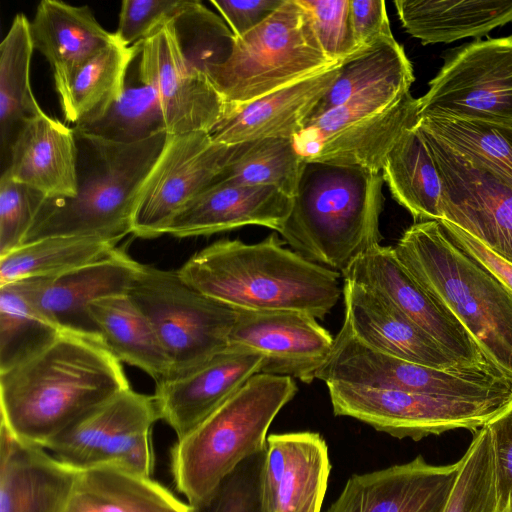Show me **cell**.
<instances>
[{"mask_svg":"<svg viewBox=\"0 0 512 512\" xmlns=\"http://www.w3.org/2000/svg\"><path fill=\"white\" fill-rule=\"evenodd\" d=\"M130 387L103 340L63 331L0 372L1 422L44 447L89 412Z\"/></svg>","mask_w":512,"mask_h":512,"instance_id":"1","label":"cell"},{"mask_svg":"<svg viewBox=\"0 0 512 512\" xmlns=\"http://www.w3.org/2000/svg\"><path fill=\"white\" fill-rule=\"evenodd\" d=\"M283 244L275 233L256 243L221 239L177 272L197 291L235 310H289L323 318L340 298L341 274Z\"/></svg>","mask_w":512,"mask_h":512,"instance_id":"2","label":"cell"},{"mask_svg":"<svg viewBox=\"0 0 512 512\" xmlns=\"http://www.w3.org/2000/svg\"><path fill=\"white\" fill-rule=\"evenodd\" d=\"M383 182L380 173L362 167L306 161L278 233L302 257L344 277L380 244Z\"/></svg>","mask_w":512,"mask_h":512,"instance_id":"3","label":"cell"},{"mask_svg":"<svg viewBox=\"0 0 512 512\" xmlns=\"http://www.w3.org/2000/svg\"><path fill=\"white\" fill-rule=\"evenodd\" d=\"M393 247L403 266L512 382V293L455 244L439 221L415 222Z\"/></svg>","mask_w":512,"mask_h":512,"instance_id":"4","label":"cell"},{"mask_svg":"<svg viewBox=\"0 0 512 512\" xmlns=\"http://www.w3.org/2000/svg\"><path fill=\"white\" fill-rule=\"evenodd\" d=\"M75 135L77 194L47 198L22 245L55 236H98L119 242L132 234L138 197L168 133L134 144Z\"/></svg>","mask_w":512,"mask_h":512,"instance_id":"5","label":"cell"},{"mask_svg":"<svg viewBox=\"0 0 512 512\" xmlns=\"http://www.w3.org/2000/svg\"><path fill=\"white\" fill-rule=\"evenodd\" d=\"M298 388L293 378L257 373L171 448V471L188 504L267 446L268 429Z\"/></svg>","mask_w":512,"mask_h":512,"instance_id":"6","label":"cell"},{"mask_svg":"<svg viewBox=\"0 0 512 512\" xmlns=\"http://www.w3.org/2000/svg\"><path fill=\"white\" fill-rule=\"evenodd\" d=\"M333 64L321 49L307 11L297 0H285L258 27L234 38L228 55L207 72L228 111Z\"/></svg>","mask_w":512,"mask_h":512,"instance_id":"7","label":"cell"},{"mask_svg":"<svg viewBox=\"0 0 512 512\" xmlns=\"http://www.w3.org/2000/svg\"><path fill=\"white\" fill-rule=\"evenodd\" d=\"M418 111L409 87L382 85L312 118L292 139L305 161L380 173L398 138L418 124Z\"/></svg>","mask_w":512,"mask_h":512,"instance_id":"8","label":"cell"},{"mask_svg":"<svg viewBox=\"0 0 512 512\" xmlns=\"http://www.w3.org/2000/svg\"><path fill=\"white\" fill-rule=\"evenodd\" d=\"M127 294L171 361L168 378L195 369L229 346L237 310L197 291L177 271L142 264Z\"/></svg>","mask_w":512,"mask_h":512,"instance_id":"9","label":"cell"},{"mask_svg":"<svg viewBox=\"0 0 512 512\" xmlns=\"http://www.w3.org/2000/svg\"><path fill=\"white\" fill-rule=\"evenodd\" d=\"M326 384L401 390L436 396L488 399L510 397L512 382L495 368L438 369L365 345L343 324L330 356L316 375Z\"/></svg>","mask_w":512,"mask_h":512,"instance_id":"10","label":"cell"},{"mask_svg":"<svg viewBox=\"0 0 512 512\" xmlns=\"http://www.w3.org/2000/svg\"><path fill=\"white\" fill-rule=\"evenodd\" d=\"M159 419L153 396L129 387L89 412L44 448L80 472L114 467L151 477V430Z\"/></svg>","mask_w":512,"mask_h":512,"instance_id":"11","label":"cell"},{"mask_svg":"<svg viewBox=\"0 0 512 512\" xmlns=\"http://www.w3.org/2000/svg\"><path fill=\"white\" fill-rule=\"evenodd\" d=\"M333 413L398 439L419 441L449 430H478L512 397L465 399L401 390L326 384Z\"/></svg>","mask_w":512,"mask_h":512,"instance_id":"12","label":"cell"},{"mask_svg":"<svg viewBox=\"0 0 512 512\" xmlns=\"http://www.w3.org/2000/svg\"><path fill=\"white\" fill-rule=\"evenodd\" d=\"M418 116L437 115L512 125V36L467 43L450 53Z\"/></svg>","mask_w":512,"mask_h":512,"instance_id":"13","label":"cell"},{"mask_svg":"<svg viewBox=\"0 0 512 512\" xmlns=\"http://www.w3.org/2000/svg\"><path fill=\"white\" fill-rule=\"evenodd\" d=\"M177 21L140 43L138 80L157 92L168 134L209 133L228 106L205 66L187 54Z\"/></svg>","mask_w":512,"mask_h":512,"instance_id":"14","label":"cell"},{"mask_svg":"<svg viewBox=\"0 0 512 512\" xmlns=\"http://www.w3.org/2000/svg\"><path fill=\"white\" fill-rule=\"evenodd\" d=\"M231 147L213 142L206 132L168 134L138 197L132 234L140 238L165 234L176 214L212 185Z\"/></svg>","mask_w":512,"mask_h":512,"instance_id":"15","label":"cell"},{"mask_svg":"<svg viewBox=\"0 0 512 512\" xmlns=\"http://www.w3.org/2000/svg\"><path fill=\"white\" fill-rule=\"evenodd\" d=\"M417 128L443 183L441 220L464 230L512 264V189Z\"/></svg>","mask_w":512,"mask_h":512,"instance_id":"16","label":"cell"},{"mask_svg":"<svg viewBox=\"0 0 512 512\" xmlns=\"http://www.w3.org/2000/svg\"><path fill=\"white\" fill-rule=\"evenodd\" d=\"M378 292L429 334L462 367L495 368L454 314L403 266L393 246L376 245L344 276Z\"/></svg>","mask_w":512,"mask_h":512,"instance_id":"17","label":"cell"},{"mask_svg":"<svg viewBox=\"0 0 512 512\" xmlns=\"http://www.w3.org/2000/svg\"><path fill=\"white\" fill-rule=\"evenodd\" d=\"M316 319L299 311L237 310L229 346H242L261 354L260 373L311 383L334 344V337Z\"/></svg>","mask_w":512,"mask_h":512,"instance_id":"18","label":"cell"},{"mask_svg":"<svg viewBox=\"0 0 512 512\" xmlns=\"http://www.w3.org/2000/svg\"><path fill=\"white\" fill-rule=\"evenodd\" d=\"M258 352L228 346L204 364L184 374L156 383L153 399L159 418L184 438L234 394L249 378L260 373Z\"/></svg>","mask_w":512,"mask_h":512,"instance_id":"19","label":"cell"},{"mask_svg":"<svg viewBox=\"0 0 512 512\" xmlns=\"http://www.w3.org/2000/svg\"><path fill=\"white\" fill-rule=\"evenodd\" d=\"M458 462L433 465L419 455L385 469L354 474L325 512H443Z\"/></svg>","mask_w":512,"mask_h":512,"instance_id":"20","label":"cell"},{"mask_svg":"<svg viewBox=\"0 0 512 512\" xmlns=\"http://www.w3.org/2000/svg\"><path fill=\"white\" fill-rule=\"evenodd\" d=\"M141 265L116 248L99 260L57 276L29 279L38 307L63 331L103 340L89 305L105 297L127 294Z\"/></svg>","mask_w":512,"mask_h":512,"instance_id":"21","label":"cell"},{"mask_svg":"<svg viewBox=\"0 0 512 512\" xmlns=\"http://www.w3.org/2000/svg\"><path fill=\"white\" fill-rule=\"evenodd\" d=\"M80 471L0 425V512H66Z\"/></svg>","mask_w":512,"mask_h":512,"instance_id":"22","label":"cell"},{"mask_svg":"<svg viewBox=\"0 0 512 512\" xmlns=\"http://www.w3.org/2000/svg\"><path fill=\"white\" fill-rule=\"evenodd\" d=\"M331 464L324 438L316 432L267 437L263 499L269 512H320Z\"/></svg>","mask_w":512,"mask_h":512,"instance_id":"23","label":"cell"},{"mask_svg":"<svg viewBox=\"0 0 512 512\" xmlns=\"http://www.w3.org/2000/svg\"><path fill=\"white\" fill-rule=\"evenodd\" d=\"M341 62L227 111L209 132L213 142L234 146L264 138H293L311 118L339 74Z\"/></svg>","mask_w":512,"mask_h":512,"instance_id":"24","label":"cell"},{"mask_svg":"<svg viewBox=\"0 0 512 512\" xmlns=\"http://www.w3.org/2000/svg\"><path fill=\"white\" fill-rule=\"evenodd\" d=\"M344 322L377 351L438 369L462 367L393 303L369 287L344 278Z\"/></svg>","mask_w":512,"mask_h":512,"instance_id":"25","label":"cell"},{"mask_svg":"<svg viewBox=\"0 0 512 512\" xmlns=\"http://www.w3.org/2000/svg\"><path fill=\"white\" fill-rule=\"evenodd\" d=\"M292 202V197L273 186L213 184L176 214L165 234L207 236L247 225L279 232Z\"/></svg>","mask_w":512,"mask_h":512,"instance_id":"26","label":"cell"},{"mask_svg":"<svg viewBox=\"0 0 512 512\" xmlns=\"http://www.w3.org/2000/svg\"><path fill=\"white\" fill-rule=\"evenodd\" d=\"M77 164L74 129L42 110L21 126L2 172L47 198H72L77 194Z\"/></svg>","mask_w":512,"mask_h":512,"instance_id":"27","label":"cell"},{"mask_svg":"<svg viewBox=\"0 0 512 512\" xmlns=\"http://www.w3.org/2000/svg\"><path fill=\"white\" fill-rule=\"evenodd\" d=\"M30 30L34 48L52 68L57 93L83 64L117 41L114 33L99 24L88 6L58 0H42L38 4Z\"/></svg>","mask_w":512,"mask_h":512,"instance_id":"28","label":"cell"},{"mask_svg":"<svg viewBox=\"0 0 512 512\" xmlns=\"http://www.w3.org/2000/svg\"><path fill=\"white\" fill-rule=\"evenodd\" d=\"M405 31L423 45L479 38L512 22V0H397Z\"/></svg>","mask_w":512,"mask_h":512,"instance_id":"29","label":"cell"},{"mask_svg":"<svg viewBox=\"0 0 512 512\" xmlns=\"http://www.w3.org/2000/svg\"><path fill=\"white\" fill-rule=\"evenodd\" d=\"M104 343L120 360L135 366L156 383L171 374V361L152 324L128 294L105 297L89 305Z\"/></svg>","mask_w":512,"mask_h":512,"instance_id":"30","label":"cell"},{"mask_svg":"<svg viewBox=\"0 0 512 512\" xmlns=\"http://www.w3.org/2000/svg\"><path fill=\"white\" fill-rule=\"evenodd\" d=\"M382 178L393 198L415 222L442 219L443 183L417 125L408 128L388 153Z\"/></svg>","mask_w":512,"mask_h":512,"instance_id":"31","label":"cell"},{"mask_svg":"<svg viewBox=\"0 0 512 512\" xmlns=\"http://www.w3.org/2000/svg\"><path fill=\"white\" fill-rule=\"evenodd\" d=\"M34 45L30 21L24 14L15 15L0 44V144L2 170L21 126L42 111L31 83L30 66Z\"/></svg>","mask_w":512,"mask_h":512,"instance_id":"32","label":"cell"},{"mask_svg":"<svg viewBox=\"0 0 512 512\" xmlns=\"http://www.w3.org/2000/svg\"><path fill=\"white\" fill-rule=\"evenodd\" d=\"M118 40L83 64L63 90L58 92L63 116L74 125L102 115L122 94L128 68L139 53Z\"/></svg>","mask_w":512,"mask_h":512,"instance_id":"33","label":"cell"},{"mask_svg":"<svg viewBox=\"0 0 512 512\" xmlns=\"http://www.w3.org/2000/svg\"><path fill=\"white\" fill-rule=\"evenodd\" d=\"M417 126L512 189V125L425 115Z\"/></svg>","mask_w":512,"mask_h":512,"instance_id":"34","label":"cell"},{"mask_svg":"<svg viewBox=\"0 0 512 512\" xmlns=\"http://www.w3.org/2000/svg\"><path fill=\"white\" fill-rule=\"evenodd\" d=\"M117 243L98 236H55L21 245L0 257V286L68 272L109 255Z\"/></svg>","mask_w":512,"mask_h":512,"instance_id":"35","label":"cell"},{"mask_svg":"<svg viewBox=\"0 0 512 512\" xmlns=\"http://www.w3.org/2000/svg\"><path fill=\"white\" fill-rule=\"evenodd\" d=\"M413 81L412 64L403 47L394 37L381 40L341 62L336 80L309 120L379 86L410 88Z\"/></svg>","mask_w":512,"mask_h":512,"instance_id":"36","label":"cell"},{"mask_svg":"<svg viewBox=\"0 0 512 512\" xmlns=\"http://www.w3.org/2000/svg\"><path fill=\"white\" fill-rule=\"evenodd\" d=\"M305 160L292 138H264L231 147L213 184L273 186L294 196Z\"/></svg>","mask_w":512,"mask_h":512,"instance_id":"37","label":"cell"},{"mask_svg":"<svg viewBox=\"0 0 512 512\" xmlns=\"http://www.w3.org/2000/svg\"><path fill=\"white\" fill-rule=\"evenodd\" d=\"M61 332L38 307L30 279L0 286V372L36 353Z\"/></svg>","mask_w":512,"mask_h":512,"instance_id":"38","label":"cell"},{"mask_svg":"<svg viewBox=\"0 0 512 512\" xmlns=\"http://www.w3.org/2000/svg\"><path fill=\"white\" fill-rule=\"evenodd\" d=\"M76 133L117 144H134L167 132L155 89L139 81L125 85L120 97L98 118L74 125Z\"/></svg>","mask_w":512,"mask_h":512,"instance_id":"39","label":"cell"},{"mask_svg":"<svg viewBox=\"0 0 512 512\" xmlns=\"http://www.w3.org/2000/svg\"><path fill=\"white\" fill-rule=\"evenodd\" d=\"M79 489L93 496L103 512H189V505L151 477L114 467L82 471Z\"/></svg>","mask_w":512,"mask_h":512,"instance_id":"40","label":"cell"},{"mask_svg":"<svg viewBox=\"0 0 512 512\" xmlns=\"http://www.w3.org/2000/svg\"><path fill=\"white\" fill-rule=\"evenodd\" d=\"M443 512H498L493 444L486 425L479 428L462 458Z\"/></svg>","mask_w":512,"mask_h":512,"instance_id":"41","label":"cell"},{"mask_svg":"<svg viewBox=\"0 0 512 512\" xmlns=\"http://www.w3.org/2000/svg\"><path fill=\"white\" fill-rule=\"evenodd\" d=\"M266 448L227 474L206 496L188 504L189 512H269L263 499Z\"/></svg>","mask_w":512,"mask_h":512,"instance_id":"42","label":"cell"},{"mask_svg":"<svg viewBox=\"0 0 512 512\" xmlns=\"http://www.w3.org/2000/svg\"><path fill=\"white\" fill-rule=\"evenodd\" d=\"M202 6L196 0H124L114 34L122 45L132 47L169 21L179 20Z\"/></svg>","mask_w":512,"mask_h":512,"instance_id":"43","label":"cell"},{"mask_svg":"<svg viewBox=\"0 0 512 512\" xmlns=\"http://www.w3.org/2000/svg\"><path fill=\"white\" fill-rule=\"evenodd\" d=\"M46 199L42 192L1 173L0 257L23 244Z\"/></svg>","mask_w":512,"mask_h":512,"instance_id":"44","label":"cell"},{"mask_svg":"<svg viewBox=\"0 0 512 512\" xmlns=\"http://www.w3.org/2000/svg\"><path fill=\"white\" fill-rule=\"evenodd\" d=\"M307 11L322 51L332 62H343L358 51L354 41L349 0H297Z\"/></svg>","mask_w":512,"mask_h":512,"instance_id":"45","label":"cell"},{"mask_svg":"<svg viewBox=\"0 0 512 512\" xmlns=\"http://www.w3.org/2000/svg\"><path fill=\"white\" fill-rule=\"evenodd\" d=\"M485 425L492 437L498 512L512 498V398Z\"/></svg>","mask_w":512,"mask_h":512,"instance_id":"46","label":"cell"},{"mask_svg":"<svg viewBox=\"0 0 512 512\" xmlns=\"http://www.w3.org/2000/svg\"><path fill=\"white\" fill-rule=\"evenodd\" d=\"M350 23L359 50L392 38L383 0H349Z\"/></svg>","mask_w":512,"mask_h":512,"instance_id":"47","label":"cell"},{"mask_svg":"<svg viewBox=\"0 0 512 512\" xmlns=\"http://www.w3.org/2000/svg\"><path fill=\"white\" fill-rule=\"evenodd\" d=\"M285 0H219L211 4L228 24L234 38L241 37L266 21Z\"/></svg>","mask_w":512,"mask_h":512,"instance_id":"48","label":"cell"},{"mask_svg":"<svg viewBox=\"0 0 512 512\" xmlns=\"http://www.w3.org/2000/svg\"><path fill=\"white\" fill-rule=\"evenodd\" d=\"M439 223L455 244L483 265L512 293V264L510 262L492 252L479 240L454 224L446 220H440Z\"/></svg>","mask_w":512,"mask_h":512,"instance_id":"49","label":"cell"},{"mask_svg":"<svg viewBox=\"0 0 512 512\" xmlns=\"http://www.w3.org/2000/svg\"><path fill=\"white\" fill-rule=\"evenodd\" d=\"M66 512H103L98 501L79 489L73 496Z\"/></svg>","mask_w":512,"mask_h":512,"instance_id":"50","label":"cell"},{"mask_svg":"<svg viewBox=\"0 0 512 512\" xmlns=\"http://www.w3.org/2000/svg\"><path fill=\"white\" fill-rule=\"evenodd\" d=\"M501 512H512V498L507 501Z\"/></svg>","mask_w":512,"mask_h":512,"instance_id":"51","label":"cell"}]
</instances>
